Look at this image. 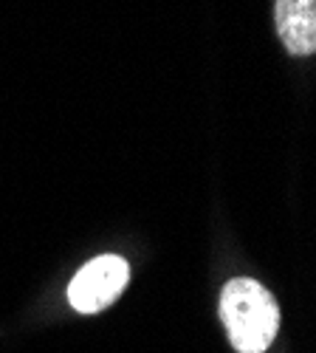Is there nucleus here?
<instances>
[{
	"instance_id": "obj_3",
	"label": "nucleus",
	"mask_w": 316,
	"mask_h": 353,
	"mask_svg": "<svg viewBox=\"0 0 316 353\" xmlns=\"http://www.w3.org/2000/svg\"><path fill=\"white\" fill-rule=\"evenodd\" d=\"M274 23L288 54H316V0H277Z\"/></svg>"
},
{
	"instance_id": "obj_1",
	"label": "nucleus",
	"mask_w": 316,
	"mask_h": 353,
	"mask_svg": "<svg viewBox=\"0 0 316 353\" xmlns=\"http://www.w3.org/2000/svg\"><path fill=\"white\" fill-rule=\"evenodd\" d=\"M220 319L238 353H266L280 328V308L257 280L235 277L220 291Z\"/></svg>"
},
{
	"instance_id": "obj_2",
	"label": "nucleus",
	"mask_w": 316,
	"mask_h": 353,
	"mask_svg": "<svg viewBox=\"0 0 316 353\" xmlns=\"http://www.w3.org/2000/svg\"><path fill=\"white\" fill-rule=\"evenodd\" d=\"M130 280L127 260L119 254H102L76 272L68 285V303L79 314H99L113 305Z\"/></svg>"
}]
</instances>
